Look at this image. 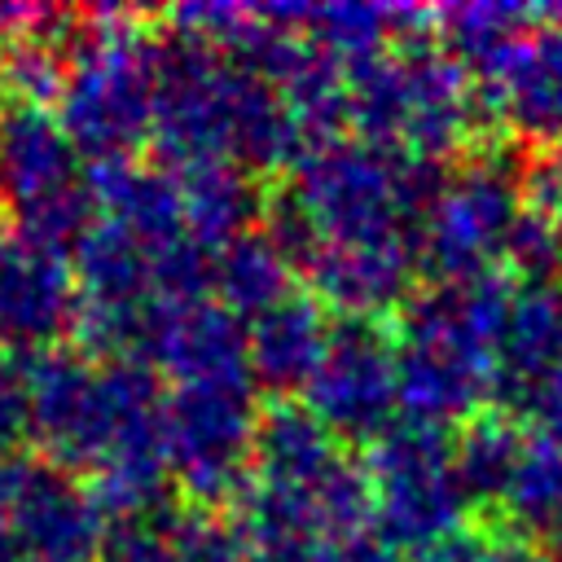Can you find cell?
Listing matches in <instances>:
<instances>
[]
</instances>
